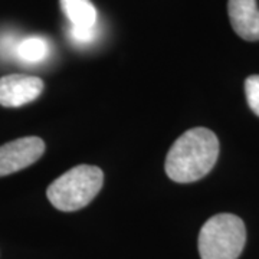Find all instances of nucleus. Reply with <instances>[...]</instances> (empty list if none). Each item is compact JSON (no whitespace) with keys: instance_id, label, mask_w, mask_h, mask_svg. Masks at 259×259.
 Segmentation results:
<instances>
[{"instance_id":"1","label":"nucleus","mask_w":259,"mask_h":259,"mask_svg":"<svg viewBox=\"0 0 259 259\" xmlns=\"http://www.w3.org/2000/svg\"><path fill=\"white\" fill-rule=\"evenodd\" d=\"M219 156V140L209 128L186 131L171 146L166 157V173L177 183H193L212 170Z\"/></svg>"},{"instance_id":"2","label":"nucleus","mask_w":259,"mask_h":259,"mask_svg":"<svg viewBox=\"0 0 259 259\" xmlns=\"http://www.w3.org/2000/svg\"><path fill=\"white\" fill-rule=\"evenodd\" d=\"M104 183L100 167L79 164L68 170L48 187L49 202L62 212H75L93 202Z\"/></svg>"},{"instance_id":"3","label":"nucleus","mask_w":259,"mask_h":259,"mask_svg":"<svg viewBox=\"0 0 259 259\" xmlns=\"http://www.w3.org/2000/svg\"><path fill=\"white\" fill-rule=\"evenodd\" d=\"M246 242V228L241 218L221 213L204 223L199 233L202 259H238Z\"/></svg>"},{"instance_id":"4","label":"nucleus","mask_w":259,"mask_h":259,"mask_svg":"<svg viewBox=\"0 0 259 259\" xmlns=\"http://www.w3.org/2000/svg\"><path fill=\"white\" fill-rule=\"evenodd\" d=\"M69 22V37L76 45H90L98 36V12L91 0H61Z\"/></svg>"},{"instance_id":"5","label":"nucleus","mask_w":259,"mask_h":259,"mask_svg":"<svg viewBox=\"0 0 259 259\" xmlns=\"http://www.w3.org/2000/svg\"><path fill=\"white\" fill-rule=\"evenodd\" d=\"M44 151L45 143L39 137H23L3 144L0 147V177L32 166Z\"/></svg>"},{"instance_id":"6","label":"nucleus","mask_w":259,"mask_h":259,"mask_svg":"<svg viewBox=\"0 0 259 259\" xmlns=\"http://www.w3.org/2000/svg\"><path fill=\"white\" fill-rule=\"evenodd\" d=\"M44 91V81L37 76L22 74L0 78V105L16 108L35 101Z\"/></svg>"},{"instance_id":"7","label":"nucleus","mask_w":259,"mask_h":259,"mask_svg":"<svg viewBox=\"0 0 259 259\" xmlns=\"http://www.w3.org/2000/svg\"><path fill=\"white\" fill-rule=\"evenodd\" d=\"M228 12L233 30L245 40H259V9L256 0H229Z\"/></svg>"},{"instance_id":"8","label":"nucleus","mask_w":259,"mask_h":259,"mask_svg":"<svg viewBox=\"0 0 259 259\" xmlns=\"http://www.w3.org/2000/svg\"><path fill=\"white\" fill-rule=\"evenodd\" d=\"M15 54L25 64H39L49 55V44L45 37L29 36L18 42Z\"/></svg>"},{"instance_id":"9","label":"nucleus","mask_w":259,"mask_h":259,"mask_svg":"<svg viewBox=\"0 0 259 259\" xmlns=\"http://www.w3.org/2000/svg\"><path fill=\"white\" fill-rule=\"evenodd\" d=\"M245 94L250 110L259 117V75H252L245 81Z\"/></svg>"}]
</instances>
